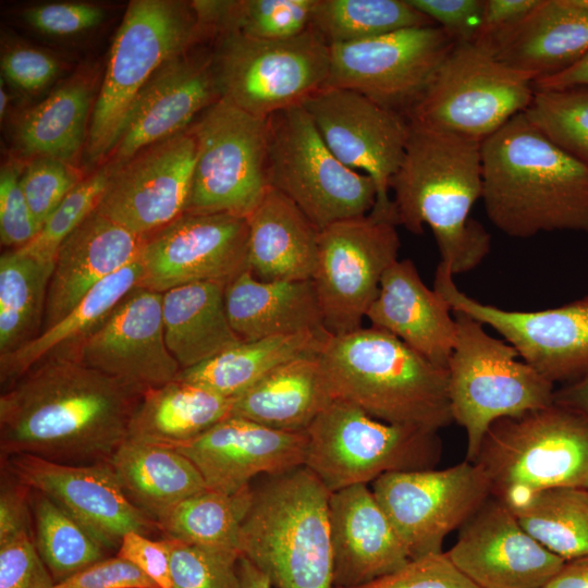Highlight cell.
<instances>
[{
  "label": "cell",
  "mask_w": 588,
  "mask_h": 588,
  "mask_svg": "<svg viewBox=\"0 0 588 588\" xmlns=\"http://www.w3.org/2000/svg\"><path fill=\"white\" fill-rule=\"evenodd\" d=\"M456 42H474L481 24L485 0H407Z\"/></svg>",
  "instance_id": "53"
},
{
  "label": "cell",
  "mask_w": 588,
  "mask_h": 588,
  "mask_svg": "<svg viewBox=\"0 0 588 588\" xmlns=\"http://www.w3.org/2000/svg\"><path fill=\"white\" fill-rule=\"evenodd\" d=\"M144 392L65 353L52 354L0 396L2 460L30 454L76 465L109 463L127 440Z\"/></svg>",
  "instance_id": "1"
},
{
  "label": "cell",
  "mask_w": 588,
  "mask_h": 588,
  "mask_svg": "<svg viewBox=\"0 0 588 588\" xmlns=\"http://www.w3.org/2000/svg\"><path fill=\"white\" fill-rule=\"evenodd\" d=\"M172 588H240L237 552L164 538Z\"/></svg>",
  "instance_id": "47"
},
{
  "label": "cell",
  "mask_w": 588,
  "mask_h": 588,
  "mask_svg": "<svg viewBox=\"0 0 588 588\" xmlns=\"http://www.w3.org/2000/svg\"><path fill=\"white\" fill-rule=\"evenodd\" d=\"M53 261L16 249L0 257V356L35 339L42 330Z\"/></svg>",
  "instance_id": "39"
},
{
  "label": "cell",
  "mask_w": 588,
  "mask_h": 588,
  "mask_svg": "<svg viewBox=\"0 0 588 588\" xmlns=\"http://www.w3.org/2000/svg\"><path fill=\"white\" fill-rule=\"evenodd\" d=\"M270 187L290 198L319 230L370 213L377 189L329 149L302 105L267 118Z\"/></svg>",
  "instance_id": "10"
},
{
  "label": "cell",
  "mask_w": 588,
  "mask_h": 588,
  "mask_svg": "<svg viewBox=\"0 0 588 588\" xmlns=\"http://www.w3.org/2000/svg\"><path fill=\"white\" fill-rule=\"evenodd\" d=\"M541 588H547V587H541Z\"/></svg>",
  "instance_id": "64"
},
{
  "label": "cell",
  "mask_w": 588,
  "mask_h": 588,
  "mask_svg": "<svg viewBox=\"0 0 588 588\" xmlns=\"http://www.w3.org/2000/svg\"><path fill=\"white\" fill-rule=\"evenodd\" d=\"M329 335L302 332L241 342L197 366L182 369L176 379L234 399L278 367L318 354Z\"/></svg>",
  "instance_id": "36"
},
{
  "label": "cell",
  "mask_w": 588,
  "mask_h": 588,
  "mask_svg": "<svg viewBox=\"0 0 588 588\" xmlns=\"http://www.w3.org/2000/svg\"><path fill=\"white\" fill-rule=\"evenodd\" d=\"M253 498L250 486L233 493L206 489L173 506L156 524L167 538L241 554V529Z\"/></svg>",
  "instance_id": "40"
},
{
  "label": "cell",
  "mask_w": 588,
  "mask_h": 588,
  "mask_svg": "<svg viewBox=\"0 0 588 588\" xmlns=\"http://www.w3.org/2000/svg\"><path fill=\"white\" fill-rule=\"evenodd\" d=\"M524 113L554 145L588 169V87L536 90Z\"/></svg>",
  "instance_id": "45"
},
{
  "label": "cell",
  "mask_w": 588,
  "mask_h": 588,
  "mask_svg": "<svg viewBox=\"0 0 588 588\" xmlns=\"http://www.w3.org/2000/svg\"><path fill=\"white\" fill-rule=\"evenodd\" d=\"M57 353L144 391L175 380L182 370L166 343L162 294L139 286L85 338Z\"/></svg>",
  "instance_id": "21"
},
{
  "label": "cell",
  "mask_w": 588,
  "mask_h": 588,
  "mask_svg": "<svg viewBox=\"0 0 588 588\" xmlns=\"http://www.w3.org/2000/svg\"><path fill=\"white\" fill-rule=\"evenodd\" d=\"M1 70L13 85L34 91L44 88L57 76L59 63L41 50L20 47L2 56Z\"/></svg>",
  "instance_id": "55"
},
{
  "label": "cell",
  "mask_w": 588,
  "mask_h": 588,
  "mask_svg": "<svg viewBox=\"0 0 588 588\" xmlns=\"http://www.w3.org/2000/svg\"><path fill=\"white\" fill-rule=\"evenodd\" d=\"M432 364L448 368L456 340L449 304L421 280L411 259L396 260L384 272L366 316Z\"/></svg>",
  "instance_id": "29"
},
{
  "label": "cell",
  "mask_w": 588,
  "mask_h": 588,
  "mask_svg": "<svg viewBox=\"0 0 588 588\" xmlns=\"http://www.w3.org/2000/svg\"><path fill=\"white\" fill-rule=\"evenodd\" d=\"M534 79L475 42H456L409 112V123L479 142L524 112Z\"/></svg>",
  "instance_id": "12"
},
{
  "label": "cell",
  "mask_w": 588,
  "mask_h": 588,
  "mask_svg": "<svg viewBox=\"0 0 588 588\" xmlns=\"http://www.w3.org/2000/svg\"><path fill=\"white\" fill-rule=\"evenodd\" d=\"M433 290L452 310L491 327L551 383L568 384L588 377V295L556 308L505 310L462 292L442 262L436 269Z\"/></svg>",
  "instance_id": "17"
},
{
  "label": "cell",
  "mask_w": 588,
  "mask_h": 588,
  "mask_svg": "<svg viewBox=\"0 0 588 588\" xmlns=\"http://www.w3.org/2000/svg\"><path fill=\"white\" fill-rule=\"evenodd\" d=\"M188 128L197 152L186 212L247 219L270 188L267 119L219 99Z\"/></svg>",
  "instance_id": "13"
},
{
  "label": "cell",
  "mask_w": 588,
  "mask_h": 588,
  "mask_svg": "<svg viewBox=\"0 0 588 588\" xmlns=\"http://www.w3.org/2000/svg\"><path fill=\"white\" fill-rule=\"evenodd\" d=\"M30 505L34 543L56 584L106 559L94 535L48 497L30 490Z\"/></svg>",
  "instance_id": "44"
},
{
  "label": "cell",
  "mask_w": 588,
  "mask_h": 588,
  "mask_svg": "<svg viewBox=\"0 0 588 588\" xmlns=\"http://www.w3.org/2000/svg\"><path fill=\"white\" fill-rule=\"evenodd\" d=\"M372 492L411 559L443 552L445 537L491 498L483 473L466 460L444 469L384 474Z\"/></svg>",
  "instance_id": "16"
},
{
  "label": "cell",
  "mask_w": 588,
  "mask_h": 588,
  "mask_svg": "<svg viewBox=\"0 0 588 588\" xmlns=\"http://www.w3.org/2000/svg\"><path fill=\"white\" fill-rule=\"evenodd\" d=\"M246 220L248 270L256 279H313L320 231L290 198L270 187Z\"/></svg>",
  "instance_id": "31"
},
{
  "label": "cell",
  "mask_w": 588,
  "mask_h": 588,
  "mask_svg": "<svg viewBox=\"0 0 588 588\" xmlns=\"http://www.w3.org/2000/svg\"><path fill=\"white\" fill-rule=\"evenodd\" d=\"M547 588H588V556L566 561Z\"/></svg>",
  "instance_id": "60"
},
{
  "label": "cell",
  "mask_w": 588,
  "mask_h": 588,
  "mask_svg": "<svg viewBox=\"0 0 588 588\" xmlns=\"http://www.w3.org/2000/svg\"><path fill=\"white\" fill-rule=\"evenodd\" d=\"M90 89L83 81L69 82L28 110L16 125L14 139L27 156L69 162L88 136Z\"/></svg>",
  "instance_id": "38"
},
{
  "label": "cell",
  "mask_w": 588,
  "mask_h": 588,
  "mask_svg": "<svg viewBox=\"0 0 588 588\" xmlns=\"http://www.w3.org/2000/svg\"><path fill=\"white\" fill-rule=\"evenodd\" d=\"M481 143L409 123V135L390 192L397 225L434 236L441 261L453 273L475 269L487 257L491 236L470 217L482 196Z\"/></svg>",
  "instance_id": "3"
},
{
  "label": "cell",
  "mask_w": 588,
  "mask_h": 588,
  "mask_svg": "<svg viewBox=\"0 0 588 588\" xmlns=\"http://www.w3.org/2000/svg\"><path fill=\"white\" fill-rule=\"evenodd\" d=\"M225 286L200 282L162 293L164 339L181 369L197 366L241 343L226 316Z\"/></svg>",
  "instance_id": "34"
},
{
  "label": "cell",
  "mask_w": 588,
  "mask_h": 588,
  "mask_svg": "<svg viewBox=\"0 0 588 588\" xmlns=\"http://www.w3.org/2000/svg\"><path fill=\"white\" fill-rule=\"evenodd\" d=\"M196 139L189 128L145 147L113 167L97 211L145 236L186 212Z\"/></svg>",
  "instance_id": "20"
},
{
  "label": "cell",
  "mask_w": 588,
  "mask_h": 588,
  "mask_svg": "<svg viewBox=\"0 0 588 588\" xmlns=\"http://www.w3.org/2000/svg\"><path fill=\"white\" fill-rule=\"evenodd\" d=\"M446 554L479 588L546 587L566 562L534 539L492 497L460 528Z\"/></svg>",
  "instance_id": "23"
},
{
  "label": "cell",
  "mask_w": 588,
  "mask_h": 588,
  "mask_svg": "<svg viewBox=\"0 0 588 588\" xmlns=\"http://www.w3.org/2000/svg\"><path fill=\"white\" fill-rule=\"evenodd\" d=\"M192 2L133 0L113 39L86 142L96 162L115 147L137 95L168 60L205 35Z\"/></svg>",
  "instance_id": "7"
},
{
  "label": "cell",
  "mask_w": 588,
  "mask_h": 588,
  "mask_svg": "<svg viewBox=\"0 0 588 588\" xmlns=\"http://www.w3.org/2000/svg\"><path fill=\"white\" fill-rule=\"evenodd\" d=\"M7 471L79 522L108 550L130 531L148 535L157 524L125 495L109 463L66 464L30 454L4 458Z\"/></svg>",
  "instance_id": "22"
},
{
  "label": "cell",
  "mask_w": 588,
  "mask_h": 588,
  "mask_svg": "<svg viewBox=\"0 0 588 588\" xmlns=\"http://www.w3.org/2000/svg\"><path fill=\"white\" fill-rule=\"evenodd\" d=\"M477 45L534 82L588 53V0H541L519 23Z\"/></svg>",
  "instance_id": "28"
},
{
  "label": "cell",
  "mask_w": 588,
  "mask_h": 588,
  "mask_svg": "<svg viewBox=\"0 0 588 588\" xmlns=\"http://www.w3.org/2000/svg\"><path fill=\"white\" fill-rule=\"evenodd\" d=\"M128 500L155 523L206 489L196 466L175 449L125 440L109 461Z\"/></svg>",
  "instance_id": "33"
},
{
  "label": "cell",
  "mask_w": 588,
  "mask_h": 588,
  "mask_svg": "<svg viewBox=\"0 0 588 588\" xmlns=\"http://www.w3.org/2000/svg\"><path fill=\"white\" fill-rule=\"evenodd\" d=\"M113 167L108 162L83 179L62 200L37 236L16 250L46 261H54L62 243L95 211L106 192Z\"/></svg>",
  "instance_id": "46"
},
{
  "label": "cell",
  "mask_w": 588,
  "mask_h": 588,
  "mask_svg": "<svg viewBox=\"0 0 588 588\" xmlns=\"http://www.w3.org/2000/svg\"><path fill=\"white\" fill-rule=\"evenodd\" d=\"M211 56L220 99L264 119L302 105L330 71V46L311 27L279 40L221 34Z\"/></svg>",
  "instance_id": "11"
},
{
  "label": "cell",
  "mask_w": 588,
  "mask_h": 588,
  "mask_svg": "<svg viewBox=\"0 0 588 588\" xmlns=\"http://www.w3.org/2000/svg\"><path fill=\"white\" fill-rule=\"evenodd\" d=\"M140 277L139 258L99 283L62 319L44 329L35 339L9 354L1 355V384L9 387L46 357L85 338L128 292L138 286Z\"/></svg>",
  "instance_id": "37"
},
{
  "label": "cell",
  "mask_w": 588,
  "mask_h": 588,
  "mask_svg": "<svg viewBox=\"0 0 588 588\" xmlns=\"http://www.w3.org/2000/svg\"><path fill=\"white\" fill-rule=\"evenodd\" d=\"M553 401L588 418V377L555 390Z\"/></svg>",
  "instance_id": "61"
},
{
  "label": "cell",
  "mask_w": 588,
  "mask_h": 588,
  "mask_svg": "<svg viewBox=\"0 0 588 588\" xmlns=\"http://www.w3.org/2000/svg\"><path fill=\"white\" fill-rule=\"evenodd\" d=\"M272 477L254 490L241 529V556L275 588H334L331 492L305 466Z\"/></svg>",
  "instance_id": "5"
},
{
  "label": "cell",
  "mask_w": 588,
  "mask_h": 588,
  "mask_svg": "<svg viewBox=\"0 0 588 588\" xmlns=\"http://www.w3.org/2000/svg\"><path fill=\"white\" fill-rule=\"evenodd\" d=\"M476 464L491 497L510 510L553 488H588V418L553 404L495 420Z\"/></svg>",
  "instance_id": "6"
},
{
  "label": "cell",
  "mask_w": 588,
  "mask_h": 588,
  "mask_svg": "<svg viewBox=\"0 0 588 588\" xmlns=\"http://www.w3.org/2000/svg\"><path fill=\"white\" fill-rule=\"evenodd\" d=\"M247 260L245 218L185 212L144 236L138 286L162 294L192 283L228 285L248 270Z\"/></svg>",
  "instance_id": "19"
},
{
  "label": "cell",
  "mask_w": 588,
  "mask_h": 588,
  "mask_svg": "<svg viewBox=\"0 0 588 588\" xmlns=\"http://www.w3.org/2000/svg\"><path fill=\"white\" fill-rule=\"evenodd\" d=\"M81 181L66 161L51 157L30 160L23 170L21 184L39 229Z\"/></svg>",
  "instance_id": "48"
},
{
  "label": "cell",
  "mask_w": 588,
  "mask_h": 588,
  "mask_svg": "<svg viewBox=\"0 0 588 588\" xmlns=\"http://www.w3.org/2000/svg\"><path fill=\"white\" fill-rule=\"evenodd\" d=\"M334 400L318 354L295 358L233 399L231 416L303 432Z\"/></svg>",
  "instance_id": "32"
},
{
  "label": "cell",
  "mask_w": 588,
  "mask_h": 588,
  "mask_svg": "<svg viewBox=\"0 0 588 588\" xmlns=\"http://www.w3.org/2000/svg\"><path fill=\"white\" fill-rule=\"evenodd\" d=\"M117 555L137 566L158 588H172L166 539L155 541L144 534L130 531L123 536Z\"/></svg>",
  "instance_id": "56"
},
{
  "label": "cell",
  "mask_w": 588,
  "mask_h": 588,
  "mask_svg": "<svg viewBox=\"0 0 588 588\" xmlns=\"http://www.w3.org/2000/svg\"><path fill=\"white\" fill-rule=\"evenodd\" d=\"M172 449L196 466L208 489L233 493L249 486L257 475L277 476L304 466L307 433L277 430L229 416Z\"/></svg>",
  "instance_id": "25"
},
{
  "label": "cell",
  "mask_w": 588,
  "mask_h": 588,
  "mask_svg": "<svg viewBox=\"0 0 588 588\" xmlns=\"http://www.w3.org/2000/svg\"><path fill=\"white\" fill-rule=\"evenodd\" d=\"M237 572L240 588H273L269 577L244 556L238 560Z\"/></svg>",
  "instance_id": "62"
},
{
  "label": "cell",
  "mask_w": 588,
  "mask_h": 588,
  "mask_svg": "<svg viewBox=\"0 0 588 588\" xmlns=\"http://www.w3.org/2000/svg\"><path fill=\"white\" fill-rule=\"evenodd\" d=\"M482 200L502 233H588V169L515 115L481 143Z\"/></svg>",
  "instance_id": "2"
},
{
  "label": "cell",
  "mask_w": 588,
  "mask_h": 588,
  "mask_svg": "<svg viewBox=\"0 0 588 588\" xmlns=\"http://www.w3.org/2000/svg\"><path fill=\"white\" fill-rule=\"evenodd\" d=\"M24 20L32 27L47 35L70 36L99 25L102 8L84 2H54L27 9Z\"/></svg>",
  "instance_id": "52"
},
{
  "label": "cell",
  "mask_w": 588,
  "mask_h": 588,
  "mask_svg": "<svg viewBox=\"0 0 588 588\" xmlns=\"http://www.w3.org/2000/svg\"><path fill=\"white\" fill-rule=\"evenodd\" d=\"M219 99L210 52L186 51L168 60L133 102L109 163L118 167L145 147L187 130Z\"/></svg>",
  "instance_id": "24"
},
{
  "label": "cell",
  "mask_w": 588,
  "mask_h": 588,
  "mask_svg": "<svg viewBox=\"0 0 588 588\" xmlns=\"http://www.w3.org/2000/svg\"><path fill=\"white\" fill-rule=\"evenodd\" d=\"M316 0L193 1L206 33H235L264 40L298 36L310 27Z\"/></svg>",
  "instance_id": "41"
},
{
  "label": "cell",
  "mask_w": 588,
  "mask_h": 588,
  "mask_svg": "<svg viewBox=\"0 0 588 588\" xmlns=\"http://www.w3.org/2000/svg\"><path fill=\"white\" fill-rule=\"evenodd\" d=\"M56 581L39 556L33 535L0 544V588H54Z\"/></svg>",
  "instance_id": "51"
},
{
  "label": "cell",
  "mask_w": 588,
  "mask_h": 588,
  "mask_svg": "<svg viewBox=\"0 0 588 588\" xmlns=\"http://www.w3.org/2000/svg\"><path fill=\"white\" fill-rule=\"evenodd\" d=\"M9 98L7 91L3 89L2 84L0 88V114L1 119L4 117V113L7 111Z\"/></svg>",
  "instance_id": "63"
},
{
  "label": "cell",
  "mask_w": 588,
  "mask_h": 588,
  "mask_svg": "<svg viewBox=\"0 0 588 588\" xmlns=\"http://www.w3.org/2000/svg\"><path fill=\"white\" fill-rule=\"evenodd\" d=\"M455 45L438 25L331 45L326 86L357 91L407 119Z\"/></svg>",
  "instance_id": "15"
},
{
  "label": "cell",
  "mask_w": 588,
  "mask_h": 588,
  "mask_svg": "<svg viewBox=\"0 0 588 588\" xmlns=\"http://www.w3.org/2000/svg\"><path fill=\"white\" fill-rule=\"evenodd\" d=\"M10 477L1 486L0 544L25 534L33 535L30 489Z\"/></svg>",
  "instance_id": "57"
},
{
  "label": "cell",
  "mask_w": 588,
  "mask_h": 588,
  "mask_svg": "<svg viewBox=\"0 0 588 588\" xmlns=\"http://www.w3.org/2000/svg\"><path fill=\"white\" fill-rule=\"evenodd\" d=\"M22 173L14 163L0 173V240L13 249L26 246L40 231L22 188Z\"/></svg>",
  "instance_id": "50"
},
{
  "label": "cell",
  "mask_w": 588,
  "mask_h": 588,
  "mask_svg": "<svg viewBox=\"0 0 588 588\" xmlns=\"http://www.w3.org/2000/svg\"><path fill=\"white\" fill-rule=\"evenodd\" d=\"M224 304L241 342L327 332L313 280L260 281L245 270L225 286Z\"/></svg>",
  "instance_id": "30"
},
{
  "label": "cell",
  "mask_w": 588,
  "mask_h": 588,
  "mask_svg": "<svg viewBox=\"0 0 588 588\" xmlns=\"http://www.w3.org/2000/svg\"><path fill=\"white\" fill-rule=\"evenodd\" d=\"M329 522L334 588L365 585L411 560L389 517L365 483L331 492Z\"/></svg>",
  "instance_id": "26"
},
{
  "label": "cell",
  "mask_w": 588,
  "mask_h": 588,
  "mask_svg": "<svg viewBox=\"0 0 588 588\" xmlns=\"http://www.w3.org/2000/svg\"><path fill=\"white\" fill-rule=\"evenodd\" d=\"M541 0H485L475 44L507 29L524 20Z\"/></svg>",
  "instance_id": "58"
},
{
  "label": "cell",
  "mask_w": 588,
  "mask_h": 588,
  "mask_svg": "<svg viewBox=\"0 0 588 588\" xmlns=\"http://www.w3.org/2000/svg\"><path fill=\"white\" fill-rule=\"evenodd\" d=\"M396 226L390 219L369 213L320 231L311 280L330 335L362 328L384 272L397 260L401 241Z\"/></svg>",
  "instance_id": "14"
},
{
  "label": "cell",
  "mask_w": 588,
  "mask_h": 588,
  "mask_svg": "<svg viewBox=\"0 0 588 588\" xmlns=\"http://www.w3.org/2000/svg\"><path fill=\"white\" fill-rule=\"evenodd\" d=\"M302 106L332 154L373 181L377 199L370 213L396 223L390 183L405 154L408 120L357 91L340 87L324 86Z\"/></svg>",
  "instance_id": "18"
},
{
  "label": "cell",
  "mask_w": 588,
  "mask_h": 588,
  "mask_svg": "<svg viewBox=\"0 0 588 588\" xmlns=\"http://www.w3.org/2000/svg\"><path fill=\"white\" fill-rule=\"evenodd\" d=\"M319 358L333 397L373 418L432 431L453 421L448 369L384 330L329 335Z\"/></svg>",
  "instance_id": "4"
},
{
  "label": "cell",
  "mask_w": 588,
  "mask_h": 588,
  "mask_svg": "<svg viewBox=\"0 0 588 588\" xmlns=\"http://www.w3.org/2000/svg\"><path fill=\"white\" fill-rule=\"evenodd\" d=\"M452 313L456 340L446 368L449 397L453 421L466 432V461L473 462L495 420L553 404L555 390L511 344L465 313Z\"/></svg>",
  "instance_id": "8"
},
{
  "label": "cell",
  "mask_w": 588,
  "mask_h": 588,
  "mask_svg": "<svg viewBox=\"0 0 588 588\" xmlns=\"http://www.w3.org/2000/svg\"><path fill=\"white\" fill-rule=\"evenodd\" d=\"M143 245L144 236L95 210L54 257L42 330L62 319L103 280L137 261Z\"/></svg>",
  "instance_id": "27"
},
{
  "label": "cell",
  "mask_w": 588,
  "mask_h": 588,
  "mask_svg": "<svg viewBox=\"0 0 588 588\" xmlns=\"http://www.w3.org/2000/svg\"><path fill=\"white\" fill-rule=\"evenodd\" d=\"M354 588H479L446 552L411 559L394 572Z\"/></svg>",
  "instance_id": "49"
},
{
  "label": "cell",
  "mask_w": 588,
  "mask_h": 588,
  "mask_svg": "<svg viewBox=\"0 0 588 588\" xmlns=\"http://www.w3.org/2000/svg\"><path fill=\"white\" fill-rule=\"evenodd\" d=\"M54 588H158L137 566L117 555L106 558L56 584Z\"/></svg>",
  "instance_id": "54"
},
{
  "label": "cell",
  "mask_w": 588,
  "mask_h": 588,
  "mask_svg": "<svg viewBox=\"0 0 588 588\" xmlns=\"http://www.w3.org/2000/svg\"><path fill=\"white\" fill-rule=\"evenodd\" d=\"M232 405L233 399L175 379L143 393L127 439L174 448L231 416Z\"/></svg>",
  "instance_id": "35"
},
{
  "label": "cell",
  "mask_w": 588,
  "mask_h": 588,
  "mask_svg": "<svg viewBox=\"0 0 588 588\" xmlns=\"http://www.w3.org/2000/svg\"><path fill=\"white\" fill-rule=\"evenodd\" d=\"M305 467L334 492L394 471L431 469L442 455L438 431L390 424L334 399L306 430Z\"/></svg>",
  "instance_id": "9"
},
{
  "label": "cell",
  "mask_w": 588,
  "mask_h": 588,
  "mask_svg": "<svg viewBox=\"0 0 588 588\" xmlns=\"http://www.w3.org/2000/svg\"><path fill=\"white\" fill-rule=\"evenodd\" d=\"M536 90L588 87V53L567 70L534 82Z\"/></svg>",
  "instance_id": "59"
},
{
  "label": "cell",
  "mask_w": 588,
  "mask_h": 588,
  "mask_svg": "<svg viewBox=\"0 0 588 588\" xmlns=\"http://www.w3.org/2000/svg\"><path fill=\"white\" fill-rule=\"evenodd\" d=\"M433 24L407 0H316L310 27L331 45Z\"/></svg>",
  "instance_id": "43"
},
{
  "label": "cell",
  "mask_w": 588,
  "mask_h": 588,
  "mask_svg": "<svg viewBox=\"0 0 588 588\" xmlns=\"http://www.w3.org/2000/svg\"><path fill=\"white\" fill-rule=\"evenodd\" d=\"M511 511L534 539L564 561L588 556V488L548 489Z\"/></svg>",
  "instance_id": "42"
}]
</instances>
